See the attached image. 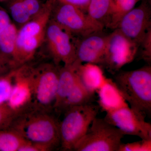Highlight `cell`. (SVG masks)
Listing matches in <instances>:
<instances>
[{
	"mask_svg": "<svg viewBox=\"0 0 151 151\" xmlns=\"http://www.w3.org/2000/svg\"><path fill=\"white\" fill-rule=\"evenodd\" d=\"M151 28V1L142 0L139 5L122 18L117 29L139 47L146 33Z\"/></svg>",
	"mask_w": 151,
	"mask_h": 151,
	"instance_id": "obj_10",
	"label": "cell"
},
{
	"mask_svg": "<svg viewBox=\"0 0 151 151\" xmlns=\"http://www.w3.org/2000/svg\"><path fill=\"white\" fill-rule=\"evenodd\" d=\"M108 34L102 31L75 39L73 41L76 51V60L79 63L103 64L108 42Z\"/></svg>",
	"mask_w": 151,
	"mask_h": 151,
	"instance_id": "obj_11",
	"label": "cell"
},
{
	"mask_svg": "<svg viewBox=\"0 0 151 151\" xmlns=\"http://www.w3.org/2000/svg\"><path fill=\"white\" fill-rule=\"evenodd\" d=\"M124 136L105 119L96 117L73 151H119Z\"/></svg>",
	"mask_w": 151,
	"mask_h": 151,
	"instance_id": "obj_5",
	"label": "cell"
},
{
	"mask_svg": "<svg viewBox=\"0 0 151 151\" xmlns=\"http://www.w3.org/2000/svg\"><path fill=\"white\" fill-rule=\"evenodd\" d=\"M79 63L76 61L70 65L60 67L56 97L53 109L58 112L67 95L77 80V68Z\"/></svg>",
	"mask_w": 151,
	"mask_h": 151,
	"instance_id": "obj_15",
	"label": "cell"
},
{
	"mask_svg": "<svg viewBox=\"0 0 151 151\" xmlns=\"http://www.w3.org/2000/svg\"><path fill=\"white\" fill-rule=\"evenodd\" d=\"M77 73L82 84L86 89L94 93L103 85L107 79L102 68L94 63L79 64L77 67Z\"/></svg>",
	"mask_w": 151,
	"mask_h": 151,
	"instance_id": "obj_16",
	"label": "cell"
},
{
	"mask_svg": "<svg viewBox=\"0 0 151 151\" xmlns=\"http://www.w3.org/2000/svg\"><path fill=\"white\" fill-rule=\"evenodd\" d=\"M45 42L56 65L61 62L70 65L76 60L73 37L50 19L47 27Z\"/></svg>",
	"mask_w": 151,
	"mask_h": 151,
	"instance_id": "obj_9",
	"label": "cell"
},
{
	"mask_svg": "<svg viewBox=\"0 0 151 151\" xmlns=\"http://www.w3.org/2000/svg\"><path fill=\"white\" fill-rule=\"evenodd\" d=\"M151 150V140L142 139L127 144L122 143L119 151H149Z\"/></svg>",
	"mask_w": 151,
	"mask_h": 151,
	"instance_id": "obj_24",
	"label": "cell"
},
{
	"mask_svg": "<svg viewBox=\"0 0 151 151\" xmlns=\"http://www.w3.org/2000/svg\"><path fill=\"white\" fill-rule=\"evenodd\" d=\"M60 67L54 63L30 66L32 84V100L29 108L49 112L53 109Z\"/></svg>",
	"mask_w": 151,
	"mask_h": 151,
	"instance_id": "obj_4",
	"label": "cell"
},
{
	"mask_svg": "<svg viewBox=\"0 0 151 151\" xmlns=\"http://www.w3.org/2000/svg\"><path fill=\"white\" fill-rule=\"evenodd\" d=\"M140 46L142 47V58L149 64L151 61V28L146 33L140 44Z\"/></svg>",
	"mask_w": 151,
	"mask_h": 151,
	"instance_id": "obj_25",
	"label": "cell"
},
{
	"mask_svg": "<svg viewBox=\"0 0 151 151\" xmlns=\"http://www.w3.org/2000/svg\"><path fill=\"white\" fill-rule=\"evenodd\" d=\"M1 53L0 51V77L8 74L12 71Z\"/></svg>",
	"mask_w": 151,
	"mask_h": 151,
	"instance_id": "obj_29",
	"label": "cell"
},
{
	"mask_svg": "<svg viewBox=\"0 0 151 151\" xmlns=\"http://www.w3.org/2000/svg\"><path fill=\"white\" fill-rule=\"evenodd\" d=\"M18 27L12 22L0 33V51L12 70L17 68L15 61L16 43Z\"/></svg>",
	"mask_w": 151,
	"mask_h": 151,
	"instance_id": "obj_17",
	"label": "cell"
},
{
	"mask_svg": "<svg viewBox=\"0 0 151 151\" xmlns=\"http://www.w3.org/2000/svg\"><path fill=\"white\" fill-rule=\"evenodd\" d=\"M32 96L30 66L26 64L16 69L12 88L6 103L13 110L18 113L30 106Z\"/></svg>",
	"mask_w": 151,
	"mask_h": 151,
	"instance_id": "obj_12",
	"label": "cell"
},
{
	"mask_svg": "<svg viewBox=\"0 0 151 151\" xmlns=\"http://www.w3.org/2000/svg\"><path fill=\"white\" fill-rule=\"evenodd\" d=\"M12 22L9 14L0 6V33Z\"/></svg>",
	"mask_w": 151,
	"mask_h": 151,
	"instance_id": "obj_27",
	"label": "cell"
},
{
	"mask_svg": "<svg viewBox=\"0 0 151 151\" xmlns=\"http://www.w3.org/2000/svg\"><path fill=\"white\" fill-rule=\"evenodd\" d=\"M139 46L118 29L108 34L103 65L109 72L116 73L122 68L132 62Z\"/></svg>",
	"mask_w": 151,
	"mask_h": 151,
	"instance_id": "obj_7",
	"label": "cell"
},
{
	"mask_svg": "<svg viewBox=\"0 0 151 151\" xmlns=\"http://www.w3.org/2000/svg\"><path fill=\"white\" fill-rule=\"evenodd\" d=\"M9 129L25 140L46 145L53 150L60 146L59 122L48 112L26 108L17 113Z\"/></svg>",
	"mask_w": 151,
	"mask_h": 151,
	"instance_id": "obj_1",
	"label": "cell"
},
{
	"mask_svg": "<svg viewBox=\"0 0 151 151\" xmlns=\"http://www.w3.org/2000/svg\"><path fill=\"white\" fill-rule=\"evenodd\" d=\"M25 141L13 130H0V151H18Z\"/></svg>",
	"mask_w": 151,
	"mask_h": 151,
	"instance_id": "obj_21",
	"label": "cell"
},
{
	"mask_svg": "<svg viewBox=\"0 0 151 151\" xmlns=\"http://www.w3.org/2000/svg\"><path fill=\"white\" fill-rule=\"evenodd\" d=\"M50 19L73 37H82L104 29L80 9L58 0H55Z\"/></svg>",
	"mask_w": 151,
	"mask_h": 151,
	"instance_id": "obj_6",
	"label": "cell"
},
{
	"mask_svg": "<svg viewBox=\"0 0 151 151\" xmlns=\"http://www.w3.org/2000/svg\"><path fill=\"white\" fill-rule=\"evenodd\" d=\"M15 70L0 77V104L6 103L10 95Z\"/></svg>",
	"mask_w": 151,
	"mask_h": 151,
	"instance_id": "obj_22",
	"label": "cell"
},
{
	"mask_svg": "<svg viewBox=\"0 0 151 151\" xmlns=\"http://www.w3.org/2000/svg\"><path fill=\"white\" fill-rule=\"evenodd\" d=\"M149 1H151V0H149Z\"/></svg>",
	"mask_w": 151,
	"mask_h": 151,
	"instance_id": "obj_31",
	"label": "cell"
},
{
	"mask_svg": "<svg viewBox=\"0 0 151 151\" xmlns=\"http://www.w3.org/2000/svg\"><path fill=\"white\" fill-rule=\"evenodd\" d=\"M61 2L74 6L86 13L90 0H58Z\"/></svg>",
	"mask_w": 151,
	"mask_h": 151,
	"instance_id": "obj_28",
	"label": "cell"
},
{
	"mask_svg": "<svg viewBox=\"0 0 151 151\" xmlns=\"http://www.w3.org/2000/svg\"><path fill=\"white\" fill-rule=\"evenodd\" d=\"M113 0H90L86 14L102 27L108 28Z\"/></svg>",
	"mask_w": 151,
	"mask_h": 151,
	"instance_id": "obj_19",
	"label": "cell"
},
{
	"mask_svg": "<svg viewBox=\"0 0 151 151\" xmlns=\"http://www.w3.org/2000/svg\"><path fill=\"white\" fill-rule=\"evenodd\" d=\"M139 1V0H113L108 28L113 30L117 29L122 18L134 7Z\"/></svg>",
	"mask_w": 151,
	"mask_h": 151,
	"instance_id": "obj_20",
	"label": "cell"
},
{
	"mask_svg": "<svg viewBox=\"0 0 151 151\" xmlns=\"http://www.w3.org/2000/svg\"><path fill=\"white\" fill-rule=\"evenodd\" d=\"M17 113L6 103L0 104V130L9 129Z\"/></svg>",
	"mask_w": 151,
	"mask_h": 151,
	"instance_id": "obj_23",
	"label": "cell"
},
{
	"mask_svg": "<svg viewBox=\"0 0 151 151\" xmlns=\"http://www.w3.org/2000/svg\"><path fill=\"white\" fill-rule=\"evenodd\" d=\"M0 1H4V0H0Z\"/></svg>",
	"mask_w": 151,
	"mask_h": 151,
	"instance_id": "obj_30",
	"label": "cell"
},
{
	"mask_svg": "<svg viewBox=\"0 0 151 151\" xmlns=\"http://www.w3.org/2000/svg\"><path fill=\"white\" fill-rule=\"evenodd\" d=\"M45 2L43 0H9V14L19 28L39 13Z\"/></svg>",
	"mask_w": 151,
	"mask_h": 151,
	"instance_id": "obj_13",
	"label": "cell"
},
{
	"mask_svg": "<svg viewBox=\"0 0 151 151\" xmlns=\"http://www.w3.org/2000/svg\"><path fill=\"white\" fill-rule=\"evenodd\" d=\"M53 150L52 148L48 145L26 140L18 151H49Z\"/></svg>",
	"mask_w": 151,
	"mask_h": 151,
	"instance_id": "obj_26",
	"label": "cell"
},
{
	"mask_svg": "<svg viewBox=\"0 0 151 151\" xmlns=\"http://www.w3.org/2000/svg\"><path fill=\"white\" fill-rule=\"evenodd\" d=\"M98 105L106 113L129 106L113 80L107 78L105 83L96 91Z\"/></svg>",
	"mask_w": 151,
	"mask_h": 151,
	"instance_id": "obj_14",
	"label": "cell"
},
{
	"mask_svg": "<svg viewBox=\"0 0 151 151\" xmlns=\"http://www.w3.org/2000/svg\"><path fill=\"white\" fill-rule=\"evenodd\" d=\"M144 113L127 106L106 113L104 119L119 129L124 135L151 140V125Z\"/></svg>",
	"mask_w": 151,
	"mask_h": 151,
	"instance_id": "obj_8",
	"label": "cell"
},
{
	"mask_svg": "<svg viewBox=\"0 0 151 151\" xmlns=\"http://www.w3.org/2000/svg\"><path fill=\"white\" fill-rule=\"evenodd\" d=\"M113 81L129 106L147 115L151 112V66L150 64L114 76Z\"/></svg>",
	"mask_w": 151,
	"mask_h": 151,
	"instance_id": "obj_2",
	"label": "cell"
},
{
	"mask_svg": "<svg viewBox=\"0 0 151 151\" xmlns=\"http://www.w3.org/2000/svg\"><path fill=\"white\" fill-rule=\"evenodd\" d=\"M94 94L86 89L80 81L78 75L75 84L67 95L58 112H64L74 106L90 103Z\"/></svg>",
	"mask_w": 151,
	"mask_h": 151,
	"instance_id": "obj_18",
	"label": "cell"
},
{
	"mask_svg": "<svg viewBox=\"0 0 151 151\" xmlns=\"http://www.w3.org/2000/svg\"><path fill=\"white\" fill-rule=\"evenodd\" d=\"M98 105L90 103L74 106L64 112L59 123L60 149L73 151L77 143L86 134L100 110Z\"/></svg>",
	"mask_w": 151,
	"mask_h": 151,
	"instance_id": "obj_3",
	"label": "cell"
}]
</instances>
